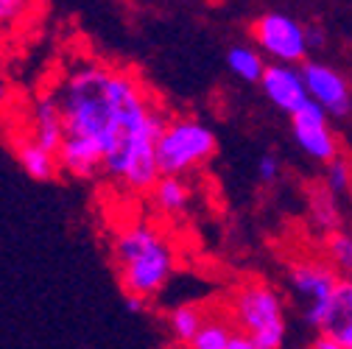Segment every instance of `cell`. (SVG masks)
<instances>
[{
  "mask_svg": "<svg viewBox=\"0 0 352 349\" xmlns=\"http://www.w3.org/2000/svg\"><path fill=\"white\" fill-rule=\"evenodd\" d=\"M349 193H352V190H349Z\"/></svg>",
  "mask_w": 352,
  "mask_h": 349,
  "instance_id": "cell-27",
  "label": "cell"
},
{
  "mask_svg": "<svg viewBox=\"0 0 352 349\" xmlns=\"http://www.w3.org/2000/svg\"><path fill=\"white\" fill-rule=\"evenodd\" d=\"M31 9V0H0V31L20 23Z\"/></svg>",
  "mask_w": 352,
  "mask_h": 349,
  "instance_id": "cell-19",
  "label": "cell"
},
{
  "mask_svg": "<svg viewBox=\"0 0 352 349\" xmlns=\"http://www.w3.org/2000/svg\"><path fill=\"white\" fill-rule=\"evenodd\" d=\"M302 78L311 101H316L330 117H346L352 112V90L336 67L322 62H305Z\"/></svg>",
  "mask_w": 352,
  "mask_h": 349,
  "instance_id": "cell-8",
  "label": "cell"
},
{
  "mask_svg": "<svg viewBox=\"0 0 352 349\" xmlns=\"http://www.w3.org/2000/svg\"><path fill=\"white\" fill-rule=\"evenodd\" d=\"M277 177H280V159L274 154H263L257 159V179L263 185H274Z\"/></svg>",
  "mask_w": 352,
  "mask_h": 349,
  "instance_id": "cell-21",
  "label": "cell"
},
{
  "mask_svg": "<svg viewBox=\"0 0 352 349\" xmlns=\"http://www.w3.org/2000/svg\"><path fill=\"white\" fill-rule=\"evenodd\" d=\"M260 90L277 109H283L288 115H296L307 101H311L302 70H296L294 65H280V62L269 65L260 78Z\"/></svg>",
  "mask_w": 352,
  "mask_h": 349,
  "instance_id": "cell-9",
  "label": "cell"
},
{
  "mask_svg": "<svg viewBox=\"0 0 352 349\" xmlns=\"http://www.w3.org/2000/svg\"><path fill=\"white\" fill-rule=\"evenodd\" d=\"M314 349H344V346H338L336 341H330V338H324V335H319V338L314 341Z\"/></svg>",
  "mask_w": 352,
  "mask_h": 349,
  "instance_id": "cell-25",
  "label": "cell"
},
{
  "mask_svg": "<svg viewBox=\"0 0 352 349\" xmlns=\"http://www.w3.org/2000/svg\"><path fill=\"white\" fill-rule=\"evenodd\" d=\"M54 93L65 115V137L96 146L112 182L151 193L160 182L157 143L170 117L146 84L129 70L84 59L67 67Z\"/></svg>",
  "mask_w": 352,
  "mask_h": 349,
  "instance_id": "cell-1",
  "label": "cell"
},
{
  "mask_svg": "<svg viewBox=\"0 0 352 349\" xmlns=\"http://www.w3.org/2000/svg\"><path fill=\"white\" fill-rule=\"evenodd\" d=\"M3 54H6V42H3V34H0V59H3Z\"/></svg>",
  "mask_w": 352,
  "mask_h": 349,
  "instance_id": "cell-26",
  "label": "cell"
},
{
  "mask_svg": "<svg viewBox=\"0 0 352 349\" xmlns=\"http://www.w3.org/2000/svg\"><path fill=\"white\" fill-rule=\"evenodd\" d=\"M227 67L241 78V81H249V84H260L263 73H266V62L263 56L254 51V48H246V45H235L230 48L227 54Z\"/></svg>",
  "mask_w": 352,
  "mask_h": 349,
  "instance_id": "cell-15",
  "label": "cell"
},
{
  "mask_svg": "<svg viewBox=\"0 0 352 349\" xmlns=\"http://www.w3.org/2000/svg\"><path fill=\"white\" fill-rule=\"evenodd\" d=\"M218 151L212 128L196 117H170L157 143L160 177H179L204 168Z\"/></svg>",
  "mask_w": 352,
  "mask_h": 349,
  "instance_id": "cell-3",
  "label": "cell"
},
{
  "mask_svg": "<svg viewBox=\"0 0 352 349\" xmlns=\"http://www.w3.org/2000/svg\"><path fill=\"white\" fill-rule=\"evenodd\" d=\"M252 39L263 54H269L280 65H296L311 51V45H307V28L299 20L280 14V12L260 14L252 23Z\"/></svg>",
  "mask_w": 352,
  "mask_h": 349,
  "instance_id": "cell-5",
  "label": "cell"
},
{
  "mask_svg": "<svg viewBox=\"0 0 352 349\" xmlns=\"http://www.w3.org/2000/svg\"><path fill=\"white\" fill-rule=\"evenodd\" d=\"M314 218L322 229H336L338 227V212L333 210V196H319V201L314 204Z\"/></svg>",
  "mask_w": 352,
  "mask_h": 349,
  "instance_id": "cell-20",
  "label": "cell"
},
{
  "mask_svg": "<svg viewBox=\"0 0 352 349\" xmlns=\"http://www.w3.org/2000/svg\"><path fill=\"white\" fill-rule=\"evenodd\" d=\"M31 137L54 154H59L65 143V115L54 90L42 93L31 106Z\"/></svg>",
  "mask_w": 352,
  "mask_h": 349,
  "instance_id": "cell-11",
  "label": "cell"
},
{
  "mask_svg": "<svg viewBox=\"0 0 352 349\" xmlns=\"http://www.w3.org/2000/svg\"><path fill=\"white\" fill-rule=\"evenodd\" d=\"M316 330L344 349H352V280L341 277L316 319Z\"/></svg>",
  "mask_w": 352,
  "mask_h": 349,
  "instance_id": "cell-10",
  "label": "cell"
},
{
  "mask_svg": "<svg viewBox=\"0 0 352 349\" xmlns=\"http://www.w3.org/2000/svg\"><path fill=\"white\" fill-rule=\"evenodd\" d=\"M232 319L238 330L249 333L257 349H283L285 311L283 299L266 282H246L232 299Z\"/></svg>",
  "mask_w": 352,
  "mask_h": 349,
  "instance_id": "cell-4",
  "label": "cell"
},
{
  "mask_svg": "<svg viewBox=\"0 0 352 349\" xmlns=\"http://www.w3.org/2000/svg\"><path fill=\"white\" fill-rule=\"evenodd\" d=\"M227 349H257V344L252 341L249 333H243V330H232V338H230Z\"/></svg>",
  "mask_w": 352,
  "mask_h": 349,
  "instance_id": "cell-22",
  "label": "cell"
},
{
  "mask_svg": "<svg viewBox=\"0 0 352 349\" xmlns=\"http://www.w3.org/2000/svg\"><path fill=\"white\" fill-rule=\"evenodd\" d=\"M324 188H327V193L333 199L352 190V159L338 157V159H333L327 165V170H324Z\"/></svg>",
  "mask_w": 352,
  "mask_h": 349,
  "instance_id": "cell-16",
  "label": "cell"
},
{
  "mask_svg": "<svg viewBox=\"0 0 352 349\" xmlns=\"http://www.w3.org/2000/svg\"><path fill=\"white\" fill-rule=\"evenodd\" d=\"M307 45H311V48H322L324 45V31L322 28H307Z\"/></svg>",
  "mask_w": 352,
  "mask_h": 349,
  "instance_id": "cell-24",
  "label": "cell"
},
{
  "mask_svg": "<svg viewBox=\"0 0 352 349\" xmlns=\"http://www.w3.org/2000/svg\"><path fill=\"white\" fill-rule=\"evenodd\" d=\"M338 280H341L338 271L327 263H319V260H299V263H294L288 269V285L299 296L302 308H305L302 311L305 322L311 327H316V319L327 304V299L333 296Z\"/></svg>",
  "mask_w": 352,
  "mask_h": 349,
  "instance_id": "cell-6",
  "label": "cell"
},
{
  "mask_svg": "<svg viewBox=\"0 0 352 349\" xmlns=\"http://www.w3.org/2000/svg\"><path fill=\"white\" fill-rule=\"evenodd\" d=\"M151 201L162 215L179 218L190 207V185L179 177H160V182L151 190Z\"/></svg>",
  "mask_w": 352,
  "mask_h": 349,
  "instance_id": "cell-13",
  "label": "cell"
},
{
  "mask_svg": "<svg viewBox=\"0 0 352 349\" xmlns=\"http://www.w3.org/2000/svg\"><path fill=\"white\" fill-rule=\"evenodd\" d=\"M12 151L20 162V168L25 170V177H31L34 182H54L62 165H59V154L42 148L31 135H20L12 140Z\"/></svg>",
  "mask_w": 352,
  "mask_h": 349,
  "instance_id": "cell-12",
  "label": "cell"
},
{
  "mask_svg": "<svg viewBox=\"0 0 352 349\" xmlns=\"http://www.w3.org/2000/svg\"><path fill=\"white\" fill-rule=\"evenodd\" d=\"M327 112L316 104V101H307L296 115H291V132L296 146L316 162L330 165L333 159L341 157L338 151V140L333 135V128L327 123Z\"/></svg>",
  "mask_w": 352,
  "mask_h": 349,
  "instance_id": "cell-7",
  "label": "cell"
},
{
  "mask_svg": "<svg viewBox=\"0 0 352 349\" xmlns=\"http://www.w3.org/2000/svg\"><path fill=\"white\" fill-rule=\"evenodd\" d=\"M204 324H207V316L196 308V304H179V308H173L168 313V330H170L173 341L185 344V346L193 344V338L204 330Z\"/></svg>",
  "mask_w": 352,
  "mask_h": 349,
  "instance_id": "cell-14",
  "label": "cell"
},
{
  "mask_svg": "<svg viewBox=\"0 0 352 349\" xmlns=\"http://www.w3.org/2000/svg\"><path fill=\"white\" fill-rule=\"evenodd\" d=\"M112 263L123 293L143 296L151 302L168 285L176 266V254L154 227L135 224L115 238Z\"/></svg>",
  "mask_w": 352,
  "mask_h": 349,
  "instance_id": "cell-2",
  "label": "cell"
},
{
  "mask_svg": "<svg viewBox=\"0 0 352 349\" xmlns=\"http://www.w3.org/2000/svg\"><path fill=\"white\" fill-rule=\"evenodd\" d=\"M327 254H330L333 269H338V274L352 280V235L333 232L327 238Z\"/></svg>",
  "mask_w": 352,
  "mask_h": 349,
  "instance_id": "cell-17",
  "label": "cell"
},
{
  "mask_svg": "<svg viewBox=\"0 0 352 349\" xmlns=\"http://www.w3.org/2000/svg\"><path fill=\"white\" fill-rule=\"evenodd\" d=\"M232 338V327L224 322H207L204 330L193 338V344L188 349H227Z\"/></svg>",
  "mask_w": 352,
  "mask_h": 349,
  "instance_id": "cell-18",
  "label": "cell"
},
{
  "mask_svg": "<svg viewBox=\"0 0 352 349\" xmlns=\"http://www.w3.org/2000/svg\"><path fill=\"white\" fill-rule=\"evenodd\" d=\"M123 304H126V311H129V313H138V316L148 313V299H143V296H129V293H126Z\"/></svg>",
  "mask_w": 352,
  "mask_h": 349,
  "instance_id": "cell-23",
  "label": "cell"
}]
</instances>
